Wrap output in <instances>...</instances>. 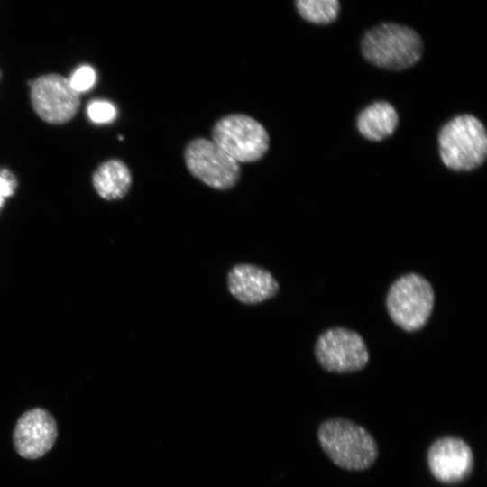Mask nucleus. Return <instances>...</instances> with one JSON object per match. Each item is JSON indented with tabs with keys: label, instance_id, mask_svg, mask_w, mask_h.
Masks as SVG:
<instances>
[{
	"label": "nucleus",
	"instance_id": "nucleus-1",
	"mask_svg": "<svg viewBox=\"0 0 487 487\" xmlns=\"http://www.w3.org/2000/svg\"><path fill=\"white\" fill-rule=\"evenodd\" d=\"M317 436L330 461L345 471L367 470L379 456V446L372 434L348 418H330L322 421Z\"/></svg>",
	"mask_w": 487,
	"mask_h": 487
},
{
	"label": "nucleus",
	"instance_id": "nucleus-2",
	"mask_svg": "<svg viewBox=\"0 0 487 487\" xmlns=\"http://www.w3.org/2000/svg\"><path fill=\"white\" fill-rule=\"evenodd\" d=\"M361 50L370 63L386 69L401 70L420 60L423 43L413 29L387 23L364 33Z\"/></svg>",
	"mask_w": 487,
	"mask_h": 487
},
{
	"label": "nucleus",
	"instance_id": "nucleus-3",
	"mask_svg": "<svg viewBox=\"0 0 487 487\" xmlns=\"http://www.w3.org/2000/svg\"><path fill=\"white\" fill-rule=\"evenodd\" d=\"M443 163L455 171L480 167L487 155V133L482 123L472 115H460L448 121L438 134Z\"/></svg>",
	"mask_w": 487,
	"mask_h": 487
},
{
	"label": "nucleus",
	"instance_id": "nucleus-4",
	"mask_svg": "<svg viewBox=\"0 0 487 487\" xmlns=\"http://www.w3.org/2000/svg\"><path fill=\"white\" fill-rule=\"evenodd\" d=\"M435 301L429 281L417 273H408L397 279L386 297L388 313L400 328L413 332L428 321Z\"/></svg>",
	"mask_w": 487,
	"mask_h": 487
},
{
	"label": "nucleus",
	"instance_id": "nucleus-5",
	"mask_svg": "<svg viewBox=\"0 0 487 487\" xmlns=\"http://www.w3.org/2000/svg\"><path fill=\"white\" fill-rule=\"evenodd\" d=\"M213 141L237 162H253L264 156L270 138L253 117L233 114L219 119L212 130Z\"/></svg>",
	"mask_w": 487,
	"mask_h": 487
},
{
	"label": "nucleus",
	"instance_id": "nucleus-6",
	"mask_svg": "<svg viewBox=\"0 0 487 487\" xmlns=\"http://www.w3.org/2000/svg\"><path fill=\"white\" fill-rule=\"evenodd\" d=\"M184 159L189 172L213 188H230L241 176L238 162L208 139L190 141L185 148Z\"/></svg>",
	"mask_w": 487,
	"mask_h": 487
},
{
	"label": "nucleus",
	"instance_id": "nucleus-7",
	"mask_svg": "<svg viewBox=\"0 0 487 487\" xmlns=\"http://www.w3.org/2000/svg\"><path fill=\"white\" fill-rule=\"evenodd\" d=\"M30 96L35 113L51 124L70 121L80 106L79 93L72 88L68 78L56 73L34 79L31 83Z\"/></svg>",
	"mask_w": 487,
	"mask_h": 487
},
{
	"label": "nucleus",
	"instance_id": "nucleus-8",
	"mask_svg": "<svg viewBox=\"0 0 487 487\" xmlns=\"http://www.w3.org/2000/svg\"><path fill=\"white\" fill-rule=\"evenodd\" d=\"M319 364L332 372H352L363 368L369 353L363 337L345 327H333L322 333L315 345Z\"/></svg>",
	"mask_w": 487,
	"mask_h": 487
},
{
	"label": "nucleus",
	"instance_id": "nucleus-9",
	"mask_svg": "<svg viewBox=\"0 0 487 487\" xmlns=\"http://www.w3.org/2000/svg\"><path fill=\"white\" fill-rule=\"evenodd\" d=\"M432 476L439 482L455 485L467 480L474 464L473 452L463 438L446 436L434 440L427 453Z\"/></svg>",
	"mask_w": 487,
	"mask_h": 487
},
{
	"label": "nucleus",
	"instance_id": "nucleus-10",
	"mask_svg": "<svg viewBox=\"0 0 487 487\" xmlns=\"http://www.w3.org/2000/svg\"><path fill=\"white\" fill-rule=\"evenodd\" d=\"M57 424L47 410L35 408L18 419L13 434L17 453L27 459H37L45 455L57 438Z\"/></svg>",
	"mask_w": 487,
	"mask_h": 487
},
{
	"label": "nucleus",
	"instance_id": "nucleus-11",
	"mask_svg": "<svg viewBox=\"0 0 487 487\" xmlns=\"http://www.w3.org/2000/svg\"><path fill=\"white\" fill-rule=\"evenodd\" d=\"M227 288L231 295L244 305H257L273 298L280 286L265 268L253 263H238L227 273Z\"/></svg>",
	"mask_w": 487,
	"mask_h": 487
},
{
	"label": "nucleus",
	"instance_id": "nucleus-12",
	"mask_svg": "<svg viewBox=\"0 0 487 487\" xmlns=\"http://www.w3.org/2000/svg\"><path fill=\"white\" fill-rule=\"evenodd\" d=\"M399 116L388 102L378 101L366 106L357 117V129L367 140L380 142L397 128Z\"/></svg>",
	"mask_w": 487,
	"mask_h": 487
},
{
	"label": "nucleus",
	"instance_id": "nucleus-13",
	"mask_svg": "<svg viewBox=\"0 0 487 487\" xmlns=\"http://www.w3.org/2000/svg\"><path fill=\"white\" fill-rule=\"evenodd\" d=\"M92 182L96 193L106 200L124 198L132 184V176L125 163L117 159L108 160L95 170Z\"/></svg>",
	"mask_w": 487,
	"mask_h": 487
},
{
	"label": "nucleus",
	"instance_id": "nucleus-14",
	"mask_svg": "<svg viewBox=\"0 0 487 487\" xmlns=\"http://www.w3.org/2000/svg\"><path fill=\"white\" fill-rule=\"evenodd\" d=\"M297 10L306 21L317 24H327L338 15V0H295Z\"/></svg>",
	"mask_w": 487,
	"mask_h": 487
},
{
	"label": "nucleus",
	"instance_id": "nucleus-15",
	"mask_svg": "<svg viewBox=\"0 0 487 487\" xmlns=\"http://www.w3.org/2000/svg\"><path fill=\"white\" fill-rule=\"evenodd\" d=\"M87 115L96 124L112 122L116 116V109L113 104L104 100H95L87 106Z\"/></svg>",
	"mask_w": 487,
	"mask_h": 487
},
{
	"label": "nucleus",
	"instance_id": "nucleus-16",
	"mask_svg": "<svg viewBox=\"0 0 487 487\" xmlns=\"http://www.w3.org/2000/svg\"><path fill=\"white\" fill-rule=\"evenodd\" d=\"M69 83L78 93L90 89L96 82V72L89 66L78 68L70 78Z\"/></svg>",
	"mask_w": 487,
	"mask_h": 487
},
{
	"label": "nucleus",
	"instance_id": "nucleus-17",
	"mask_svg": "<svg viewBox=\"0 0 487 487\" xmlns=\"http://www.w3.org/2000/svg\"><path fill=\"white\" fill-rule=\"evenodd\" d=\"M18 181L14 174L7 169L0 170V208L5 199L14 195L17 188Z\"/></svg>",
	"mask_w": 487,
	"mask_h": 487
}]
</instances>
